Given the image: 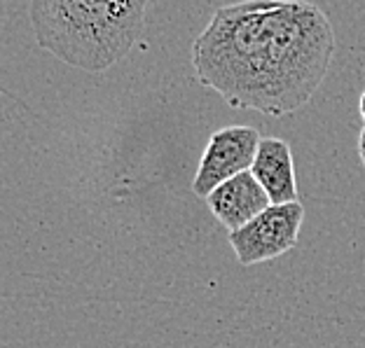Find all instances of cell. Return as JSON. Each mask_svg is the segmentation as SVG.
<instances>
[{
    "label": "cell",
    "instance_id": "1",
    "mask_svg": "<svg viewBox=\"0 0 365 348\" xmlns=\"http://www.w3.org/2000/svg\"><path fill=\"white\" fill-rule=\"evenodd\" d=\"M337 38L314 3H239L213 12L192 45L197 82L237 110L284 117L312 101Z\"/></svg>",
    "mask_w": 365,
    "mask_h": 348
},
{
    "label": "cell",
    "instance_id": "2",
    "mask_svg": "<svg viewBox=\"0 0 365 348\" xmlns=\"http://www.w3.org/2000/svg\"><path fill=\"white\" fill-rule=\"evenodd\" d=\"M148 3L129 0H33L29 5L38 45L87 73L122 61L145 23Z\"/></svg>",
    "mask_w": 365,
    "mask_h": 348
},
{
    "label": "cell",
    "instance_id": "3",
    "mask_svg": "<svg viewBox=\"0 0 365 348\" xmlns=\"http://www.w3.org/2000/svg\"><path fill=\"white\" fill-rule=\"evenodd\" d=\"M304 222V206L300 201L269 206L246 227L232 231L230 246L235 251L239 264L253 267V264L277 260L288 251H293L300 238Z\"/></svg>",
    "mask_w": 365,
    "mask_h": 348
},
{
    "label": "cell",
    "instance_id": "4",
    "mask_svg": "<svg viewBox=\"0 0 365 348\" xmlns=\"http://www.w3.org/2000/svg\"><path fill=\"white\" fill-rule=\"evenodd\" d=\"M260 140L262 136L258 129L242 127V124L213 131L199 159L192 192L206 201L222 182L251 171L258 157Z\"/></svg>",
    "mask_w": 365,
    "mask_h": 348
},
{
    "label": "cell",
    "instance_id": "5",
    "mask_svg": "<svg viewBox=\"0 0 365 348\" xmlns=\"http://www.w3.org/2000/svg\"><path fill=\"white\" fill-rule=\"evenodd\" d=\"M206 206H209V211L215 215V220L232 234V231L242 229L248 222H253L260 213H264L274 204L269 194L262 189L260 182L255 180L253 173L248 171L227 182H222V185L206 199Z\"/></svg>",
    "mask_w": 365,
    "mask_h": 348
},
{
    "label": "cell",
    "instance_id": "6",
    "mask_svg": "<svg viewBox=\"0 0 365 348\" xmlns=\"http://www.w3.org/2000/svg\"><path fill=\"white\" fill-rule=\"evenodd\" d=\"M251 173L260 182L264 192L269 194L274 206L300 201L295 180V162L293 150L284 138L264 136L260 140L258 157L253 162Z\"/></svg>",
    "mask_w": 365,
    "mask_h": 348
},
{
    "label": "cell",
    "instance_id": "7",
    "mask_svg": "<svg viewBox=\"0 0 365 348\" xmlns=\"http://www.w3.org/2000/svg\"><path fill=\"white\" fill-rule=\"evenodd\" d=\"M359 157H361V162H363V167H365V127H363L361 136H359Z\"/></svg>",
    "mask_w": 365,
    "mask_h": 348
},
{
    "label": "cell",
    "instance_id": "8",
    "mask_svg": "<svg viewBox=\"0 0 365 348\" xmlns=\"http://www.w3.org/2000/svg\"><path fill=\"white\" fill-rule=\"evenodd\" d=\"M359 110H361V117H363V122H365V91L361 94V101H359Z\"/></svg>",
    "mask_w": 365,
    "mask_h": 348
}]
</instances>
